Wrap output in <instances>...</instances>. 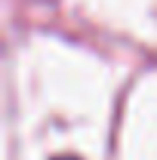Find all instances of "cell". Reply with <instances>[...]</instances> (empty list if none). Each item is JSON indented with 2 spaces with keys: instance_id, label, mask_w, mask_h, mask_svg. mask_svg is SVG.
I'll list each match as a JSON object with an SVG mask.
<instances>
[{
  "instance_id": "1",
  "label": "cell",
  "mask_w": 157,
  "mask_h": 160,
  "mask_svg": "<svg viewBox=\"0 0 157 160\" xmlns=\"http://www.w3.org/2000/svg\"><path fill=\"white\" fill-rule=\"evenodd\" d=\"M59 160H74V157H59Z\"/></svg>"
}]
</instances>
